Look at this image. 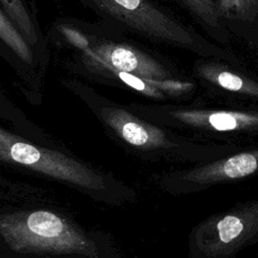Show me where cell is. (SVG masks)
<instances>
[{"label":"cell","mask_w":258,"mask_h":258,"mask_svg":"<svg viewBox=\"0 0 258 258\" xmlns=\"http://www.w3.org/2000/svg\"><path fill=\"white\" fill-rule=\"evenodd\" d=\"M0 56L31 95L40 91L49 59L25 38L0 8Z\"/></svg>","instance_id":"obj_10"},{"label":"cell","mask_w":258,"mask_h":258,"mask_svg":"<svg viewBox=\"0 0 258 258\" xmlns=\"http://www.w3.org/2000/svg\"><path fill=\"white\" fill-rule=\"evenodd\" d=\"M0 8L30 44L45 58L49 59V48L46 37L26 0H0Z\"/></svg>","instance_id":"obj_13"},{"label":"cell","mask_w":258,"mask_h":258,"mask_svg":"<svg viewBox=\"0 0 258 258\" xmlns=\"http://www.w3.org/2000/svg\"><path fill=\"white\" fill-rule=\"evenodd\" d=\"M258 245V199L235 205L198 223L187 237L188 258H233Z\"/></svg>","instance_id":"obj_7"},{"label":"cell","mask_w":258,"mask_h":258,"mask_svg":"<svg viewBox=\"0 0 258 258\" xmlns=\"http://www.w3.org/2000/svg\"><path fill=\"white\" fill-rule=\"evenodd\" d=\"M0 161L18 164L75 185L101 202L122 206L137 199L134 187L59 151L30 143L0 127Z\"/></svg>","instance_id":"obj_5"},{"label":"cell","mask_w":258,"mask_h":258,"mask_svg":"<svg viewBox=\"0 0 258 258\" xmlns=\"http://www.w3.org/2000/svg\"><path fill=\"white\" fill-rule=\"evenodd\" d=\"M233 37L258 49V0H217Z\"/></svg>","instance_id":"obj_11"},{"label":"cell","mask_w":258,"mask_h":258,"mask_svg":"<svg viewBox=\"0 0 258 258\" xmlns=\"http://www.w3.org/2000/svg\"><path fill=\"white\" fill-rule=\"evenodd\" d=\"M181 8L215 43L229 48L233 36L230 33L217 0H171Z\"/></svg>","instance_id":"obj_12"},{"label":"cell","mask_w":258,"mask_h":258,"mask_svg":"<svg viewBox=\"0 0 258 258\" xmlns=\"http://www.w3.org/2000/svg\"><path fill=\"white\" fill-rule=\"evenodd\" d=\"M258 173V145L246 146L213 161L173 169L154 176L156 185L174 196L191 195Z\"/></svg>","instance_id":"obj_8"},{"label":"cell","mask_w":258,"mask_h":258,"mask_svg":"<svg viewBox=\"0 0 258 258\" xmlns=\"http://www.w3.org/2000/svg\"><path fill=\"white\" fill-rule=\"evenodd\" d=\"M61 83L91 108L116 143L141 160L194 165L213 161L244 147L232 143L200 142L142 118L126 104L107 99L76 79L64 78Z\"/></svg>","instance_id":"obj_1"},{"label":"cell","mask_w":258,"mask_h":258,"mask_svg":"<svg viewBox=\"0 0 258 258\" xmlns=\"http://www.w3.org/2000/svg\"><path fill=\"white\" fill-rule=\"evenodd\" d=\"M46 40L66 51L62 68L70 74L80 68L102 67L150 80L190 78L162 54L132 41L125 32L103 21L57 18L51 23Z\"/></svg>","instance_id":"obj_2"},{"label":"cell","mask_w":258,"mask_h":258,"mask_svg":"<svg viewBox=\"0 0 258 258\" xmlns=\"http://www.w3.org/2000/svg\"><path fill=\"white\" fill-rule=\"evenodd\" d=\"M142 118L205 143L258 142V105L129 103Z\"/></svg>","instance_id":"obj_4"},{"label":"cell","mask_w":258,"mask_h":258,"mask_svg":"<svg viewBox=\"0 0 258 258\" xmlns=\"http://www.w3.org/2000/svg\"><path fill=\"white\" fill-rule=\"evenodd\" d=\"M191 75L206 95L227 105H258V76L246 67L198 57Z\"/></svg>","instance_id":"obj_9"},{"label":"cell","mask_w":258,"mask_h":258,"mask_svg":"<svg viewBox=\"0 0 258 258\" xmlns=\"http://www.w3.org/2000/svg\"><path fill=\"white\" fill-rule=\"evenodd\" d=\"M0 235L16 252L80 254L89 258L100 255L94 239L49 211L0 215Z\"/></svg>","instance_id":"obj_6"},{"label":"cell","mask_w":258,"mask_h":258,"mask_svg":"<svg viewBox=\"0 0 258 258\" xmlns=\"http://www.w3.org/2000/svg\"><path fill=\"white\" fill-rule=\"evenodd\" d=\"M16 109L9 101V99L6 98V96L0 88V117L10 118V116H13L15 114Z\"/></svg>","instance_id":"obj_14"},{"label":"cell","mask_w":258,"mask_h":258,"mask_svg":"<svg viewBox=\"0 0 258 258\" xmlns=\"http://www.w3.org/2000/svg\"><path fill=\"white\" fill-rule=\"evenodd\" d=\"M55 1H62V0H55ZM76 1H79V2H81L82 0H76Z\"/></svg>","instance_id":"obj_15"},{"label":"cell","mask_w":258,"mask_h":258,"mask_svg":"<svg viewBox=\"0 0 258 258\" xmlns=\"http://www.w3.org/2000/svg\"><path fill=\"white\" fill-rule=\"evenodd\" d=\"M101 21L151 42L183 49L198 57L245 67L230 48L207 38L157 0H82Z\"/></svg>","instance_id":"obj_3"}]
</instances>
